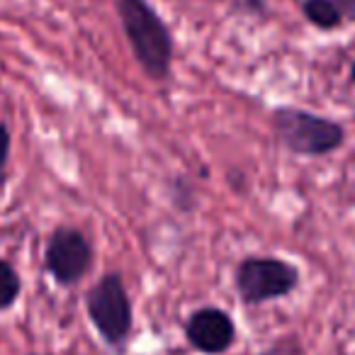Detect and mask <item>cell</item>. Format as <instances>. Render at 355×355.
Here are the masks:
<instances>
[{
	"instance_id": "obj_1",
	"label": "cell",
	"mask_w": 355,
	"mask_h": 355,
	"mask_svg": "<svg viewBox=\"0 0 355 355\" xmlns=\"http://www.w3.org/2000/svg\"><path fill=\"white\" fill-rule=\"evenodd\" d=\"M117 12L139 66L146 71L148 78H168L173 61V40L158 12L146 0H117Z\"/></svg>"
},
{
	"instance_id": "obj_2",
	"label": "cell",
	"mask_w": 355,
	"mask_h": 355,
	"mask_svg": "<svg viewBox=\"0 0 355 355\" xmlns=\"http://www.w3.org/2000/svg\"><path fill=\"white\" fill-rule=\"evenodd\" d=\"M272 129L282 146L300 156H324L336 151L345 139V132L338 122L297 107L275 110Z\"/></svg>"
},
{
	"instance_id": "obj_3",
	"label": "cell",
	"mask_w": 355,
	"mask_h": 355,
	"mask_svg": "<svg viewBox=\"0 0 355 355\" xmlns=\"http://www.w3.org/2000/svg\"><path fill=\"white\" fill-rule=\"evenodd\" d=\"M88 316L110 345H122L132 331V302L124 290L119 272H107L93 287L88 297Z\"/></svg>"
},
{
	"instance_id": "obj_4",
	"label": "cell",
	"mask_w": 355,
	"mask_h": 355,
	"mask_svg": "<svg viewBox=\"0 0 355 355\" xmlns=\"http://www.w3.org/2000/svg\"><path fill=\"white\" fill-rule=\"evenodd\" d=\"M300 285V270L280 258L251 256L236 268V290L246 304L287 297Z\"/></svg>"
},
{
	"instance_id": "obj_5",
	"label": "cell",
	"mask_w": 355,
	"mask_h": 355,
	"mask_svg": "<svg viewBox=\"0 0 355 355\" xmlns=\"http://www.w3.org/2000/svg\"><path fill=\"white\" fill-rule=\"evenodd\" d=\"M44 263L59 285H73L88 272L93 263V248L78 229L59 227L49 236Z\"/></svg>"
},
{
	"instance_id": "obj_6",
	"label": "cell",
	"mask_w": 355,
	"mask_h": 355,
	"mask_svg": "<svg viewBox=\"0 0 355 355\" xmlns=\"http://www.w3.org/2000/svg\"><path fill=\"white\" fill-rule=\"evenodd\" d=\"M185 338L193 348L207 355H222L236 338V326L227 311L217 306H202L185 324Z\"/></svg>"
},
{
	"instance_id": "obj_7",
	"label": "cell",
	"mask_w": 355,
	"mask_h": 355,
	"mask_svg": "<svg viewBox=\"0 0 355 355\" xmlns=\"http://www.w3.org/2000/svg\"><path fill=\"white\" fill-rule=\"evenodd\" d=\"M302 12L319 30H336L343 22V10L336 0H304Z\"/></svg>"
},
{
	"instance_id": "obj_8",
	"label": "cell",
	"mask_w": 355,
	"mask_h": 355,
	"mask_svg": "<svg viewBox=\"0 0 355 355\" xmlns=\"http://www.w3.org/2000/svg\"><path fill=\"white\" fill-rule=\"evenodd\" d=\"M20 287L22 282L20 275L15 272V268L10 263L0 261V311L15 304L17 297H20Z\"/></svg>"
},
{
	"instance_id": "obj_9",
	"label": "cell",
	"mask_w": 355,
	"mask_h": 355,
	"mask_svg": "<svg viewBox=\"0 0 355 355\" xmlns=\"http://www.w3.org/2000/svg\"><path fill=\"white\" fill-rule=\"evenodd\" d=\"M300 353H302V348H300V343H297L295 338H282V340L272 343L270 348H266L263 353H258V355H300Z\"/></svg>"
},
{
	"instance_id": "obj_10",
	"label": "cell",
	"mask_w": 355,
	"mask_h": 355,
	"mask_svg": "<svg viewBox=\"0 0 355 355\" xmlns=\"http://www.w3.org/2000/svg\"><path fill=\"white\" fill-rule=\"evenodd\" d=\"M8 153H10V132H8L6 124H0V185H3V180H6Z\"/></svg>"
},
{
	"instance_id": "obj_11",
	"label": "cell",
	"mask_w": 355,
	"mask_h": 355,
	"mask_svg": "<svg viewBox=\"0 0 355 355\" xmlns=\"http://www.w3.org/2000/svg\"><path fill=\"white\" fill-rule=\"evenodd\" d=\"M350 80H353V85H355V61H353V66H350Z\"/></svg>"
}]
</instances>
